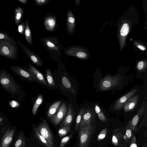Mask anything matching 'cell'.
Segmentation results:
<instances>
[{
  "label": "cell",
  "mask_w": 147,
  "mask_h": 147,
  "mask_svg": "<svg viewBox=\"0 0 147 147\" xmlns=\"http://www.w3.org/2000/svg\"><path fill=\"white\" fill-rule=\"evenodd\" d=\"M124 131L122 127L114 129L113 131L112 143L117 146L127 147V144L124 138Z\"/></svg>",
  "instance_id": "52a82bcc"
},
{
  "label": "cell",
  "mask_w": 147,
  "mask_h": 147,
  "mask_svg": "<svg viewBox=\"0 0 147 147\" xmlns=\"http://www.w3.org/2000/svg\"><path fill=\"white\" fill-rule=\"evenodd\" d=\"M70 130V126H64L61 127L58 131L59 136L62 137L66 136Z\"/></svg>",
  "instance_id": "1f68e13d"
},
{
  "label": "cell",
  "mask_w": 147,
  "mask_h": 147,
  "mask_svg": "<svg viewBox=\"0 0 147 147\" xmlns=\"http://www.w3.org/2000/svg\"></svg>",
  "instance_id": "7dc6e473"
},
{
  "label": "cell",
  "mask_w": 147,
  "mask_h": 147,
  "mask_svg": "<svg viewBox=\"0 0 147 147\" xmlns=\"http://www.w3.org/2000/svg\"><path fill=\"white\" fill-rule=\"evenodd\" d=\"M124 131V138L127 144L130 143L131 140L134 136L133 131L130 127L127 125L123 129Z\"/></svg>",
  "instance_id": "7402d4cb"
},
{
  "label": "cell",
  "mask_w": 147,
  "mask_h": 147,
  "mask_svg": "<svg viewBox=\"0 0 147 147\" xmlns=\"http://www.w3.org/2000/svg\"><path fill=\"white\" fill-rule=\"evenodd\" d=\"M143 147H146V144H144V146H143Z\"/></svg>",
  "instance_id": "f6af8a7d"
},
{
  "label": "cell",
  "mask_w": 147,
  "mask_h": 147,
  "mask_svg": "<svg viewBox=\"0 0 147 147\" xmlns=\"http://www.w3.org/2000/svg\"><path fill=\"white\" fill-rule=\"evenodd\" d=\"M17 45L4 40H0V55L11 60L18 59Z\"/></svg>",
  "instance_id": "7a4b0ae2"
},
{
  "label": "cell",
  "mask_w": 147,
  "mask_h": 147,
  "mask_svg": "<svg viewBox=\"0 0 147 147\" xmlns=\"http://www.w3.org/2000/svg\"><path fill=\"white\" fill-rule=\"evenodd\" d=\"M51 1V0H35L34 1L35 4L37 6L45 5Z\"/></svg>",
  "instance_id": "f35d334b"
},
{
  "label": "cell",
  "mask_w": 147,
  "mask_h": 147,
  "mask_svg": "<svg viewBox=\"0 0 147 147\" xmlns=\"http://www.w3.org/2000/svg\"><path fill=\"white\" fill-rule=\"evenodd\" d=\"M4 120V119L2 117H0V122L2 120Z\"/></svg>",
  "instance_id": "ee69618b"
},
{
  "label": "cell",
  "mask_w": 147,
  "mask_h": 147,
  "mask_svg": "<svg viewBox=\"0 0 147 147\" xmlns=\"http://www.w3.org/2000/svg\"><path fill=\"white\" fill-rule=\"evenodd\" d=\"M17 1L22 3L24 4H26L28 2V1L27 0H17Z\"/></svg>",
  "instance_id": "60d3db41"
},
{
  "label": "cell",
  "mask_w": 147,
  "mask_h": 147,
  "mask_svg": "<svg viewBox=\"0 0 147 147\" xmlns=\"http://www.w3.org/2000/svg\"><path fill=\"white\" fill-rule=\"evenodd\" d=\"M21 48L24 53L37 66H42L43 62L40 57L23 44H20Z\"/></svg>",
  "instance_id": "9c48e42d"
},
{
  "label": "cell",
  "mask_w": 147,
  "mask_h": 147,
  "mask_svg": "<svg viewBox=\"0 0 147 147\" xmlns=\"http://www.w3.org/2000/svg\"><path fill=\"white\" fill-rule=\"evenodd\" d=\"M146 68V64L143 61H139L137 64V69L140 72L145 71Z\"/></svg>",
  "instance_id": "74e56055"
},
{
  "label": "cell",
  "mask_w": 147,
  "mask_h": 147,
  "mask_svg": "<svg viewBox=\"0 0 147 147\" xmlns=\"http://www.w3.org/2000/svg\"><path fill=\"white\" fill-rule=\"evenodd\" d=\"M67 112L66 104L64 102L50 118V121L55 125H57L65 117Z\"/></svg>",
  "instance_id": "ba28073f"
},
{
  "label": "cell",
  "mask_w": 147,
  "mask_h": 147,
  "mask_svg": "<svg viewBox=\"0 0 147 147\" xmlns=\"http://www.w3.org/2000/svg\"><path fill=\"white\" fill-rule=\"evenodd\" d=\"M114 147H118L115 146H114Z\"/></svg>",
  "instance_id": "bcb514c9"
},
{
  "label": "cell",
  "mask_w": 147,
  "mask_h": 147,
  "mask_svg": "<svg viewBox=\"0 0 147 147\" xmlns=\"http://www.w3.org/2000/svg\"><path fill=\"white\" fill-rule=\"evenodd\" d=\"M121 80V77L118 75L114 76L107 75L100 81L98 89L102 91L111 89L119 84Z\"/></svg>",
  "instance_id": "3957f363"
},
{
  "label": "cell",
  "mask_w": 147,
  "mask_h": 147,
  "mask_svg": "<svg viewBox=\"0 0 147 147\" xmlns=\"http://www.w3.org/2000/svg\"><path fill=\"white\" fill-rule=\"evenodd\" d=\"M108 131L107 128H105L103 129L98 135L97 140L98 141H100L103 140L105 137Z\"/></svg>",
  "instance_id": "d590c367"
},
{
  "label": "cell",
  "mask_w": 147,
  "mask_h": 147,
  "mask_svg": "<svg viewBox=\"0 0 147 147\" xmlns=\"http://www.w3.org/2000/svg\"><path fill=\"white\" fill-rule=\"evenodd\" d=\"M129 144L130 147H137L136 138L134 135L131 139Z\"/></svg>",
  "instance_id": "ab89813d"
},
{
  "label": "cell",
  "mask_w": 147,
  "mask_h": 147,
  "mask_svg": "<svg viewBox=\"0 0 147 147\" xmlns=\"http://www.w3.org/2000/svg\"><path fill=\"white\" fill-rule=\"evenodd\" d=\"M61 102V101L56 102L50 106L47 113V116L49 118H51L56 112Z\"/></svg>",
  "instance_id": "603a6c76"
},
{
  "label": "cell",
  "mask_w": 147,
  "mask_h": 147,
  "mask_svg": "<svg viewBox=\"0 0 147 147\" xmlns=\"http://www.w3.org/2000/svg\"><path fill=\"white\" fill-rule=\"evenodd\" d=\"M79 129V147H87L92 133L93 127L91 123L80 126Z\"/></svg>",
  "instance_id": "277c9868"
},
{
  "label": "cell",
  "mask_w": 147,
  "mask_h": 147,
  "mask_svg": "<svg viewBox=\"0 0 147 147\" xmlns=\"http://www.w3.org/2000/svg\"><path fill=\"white\" fill-rule=\"evenodd\" d=\"M25 24V29L24 34L25 39L30 45L32 46H33V44L31 33L27 18L26 19Z\"/></svg>",
  "instance_id": "44dd1931"
},
{
  "label": "cell",
  "mask_w": 147,
  "mask_h": 147,
  "mask_svg": "<svg viewBox=\"0 0 147 147\" xmlns=\"http://www.w3.org/2000/svg\"><path fill=\"white\" fill-rule=\"evenodd\" d=\"M26 24L24 22H22L18 26L17 30L21 35L23 36L24 34Z\"/></svg>",
  "instance_id": "8d00e7d4"
},
{
  "label": "cell",
  "mask_w": 147,
  "mask_h": 147,
  "mask_svg": "<svg viewBox=\"0 0 147 147\" xmlns=\"http://www.w3.org/2000/svg\"><path fill=\"white\" fill-rule=\"evenodd\" d=\"M9 68L13 73L22 79L32 82L37 81L33 75L25 67L13 65L9 66Z\"/></svg>",
  "instance_id": "5b68a950"
},
{
  "label": "cell",
  "mask_w": 147,
  "mask_h": 147,
  "mask_svg": "<svg viewBox=\"0 0 147 147\" xmlns=\"http://www.w3.org/2000/svg\"><path fill=\"white\" fill-rule=\"evenodd\" d=\"M15 132L14 129H7L5 132L1 141L0 147H8L12 142Z\"/></svg>",
  "instance_id": "5bb4252c"
},
{
  "label": "cell",
  "mask_w": 147,
  "mask_h": 147,
  "mask_svg": "<svg viewBox=\"0 0 147 147\" xmlns=\"http://www.w3.org/2000/svg\"><path fill=\"white\" fill-rule=\"evenodd\" d=\"M137 90L136 89H134L119 99L115 103L113 107V109L116 110H120L126 101L134 95Z\"/></svg>",
  "instance_id": "7c38bea8"
},
{
  "label": "cell",
  "mask_w": 147,
  "mask_h": 147,
  "mask_svg": "<svg viewBox=\"0 0 147 147\" xmlns=\"http://www.w3.org/2000/svg\"><path fill=\"white\" fill-rule=\"evenodd\" d=\"M93 117V112L91 110L84 109L82 119L80 127L91 123Z\"/></svg>",
  "instance_id": "d6986e66"
},
{
  "label": "cell",
  "mask_w": 147,
  "mask_h": 147,
  "mask_svg": "<svg viewBox=\"0 0 147 147\" xmlns=\"http://www.w3.org/2000/svg\"><path fill=\"white\" fill-rule=\"evenodd\" d=\"M66 28L67 32L69 35H71L74 33L76 28L75 18L70 9L67 12Z\"/></svg>",
  "instance_id": "4fadbf2b"
},
{
  "label": "cell",
  "mask_w": 147,
  "mask_h": 147,
  "mask_svg": "<svg viewBox=\"0 0 147 147\" xmlns=\"http://www.w3.org/2000/svg\"><path fill=\"white\" fill-rule=\"evenodd\" d=\"M75 112L72 105L69 104L67 114L60 126H70L75 115Z\"/></svg>",
  "instance_id": "2e32d148"
},
{
  "label": "cell",
  "mask_w": 147,
  "mask_h": 147,
  "mask_svg": "<svg viewBox=\"0 0 147 147\" xmlns=\"http://www.w3.org/2000/svg\"><path fill=\"white\" fill-rule=\"evenodd\" d=\"M45 45L50 49L55 51H58V49L56 46V45L51 40L46 39L44 40Z\"/></svg>",
  "instance_id": "d6a6232c"
},
{
  "label": "cell",
  "mask_w": 147,
  "mask_h": 147,
  "mask_svg": "<svg viewBox=\"0 0 147 147\" xmlns=\"http://www.w3.org/2000/svg\"><path fill=\"white\" fill-rule=\"evenodd\" d=\"M84 109L82 107L80 110L77 115L75 124V129L77 131L79 128L80 126L82 119Z\"/></svg>",
  "instance_id": "f546056e"
},
{
  "label": "cell",
  "mask_w": 147,
  "mask_h": 147,
  "mask_svg": "<svg viewBox=\"0 0 147 147\" xmlns=\"http://www.w3.org/2000/svg\"><path fill=\"white\" fill-rule=\"evenodd\" d=\"M24 13L23 9L19 7L16 8L14 12V20L15 25L18 26L20 24Z\"/></svg>",
  "instance_id": "ffe728a7"
},
{
  "label": "cell",
  "mask_w": 147,
  "mask_h": 147,
  "mask_svg": "<svg viewBox=\"0 0 147 147\" xmlns=\"http://www.w3.org/2000/svg\"><path fill=\"white\" fill-rule=\"evenodd\" d=\"M25 139L23 133H21L19 134L15 143L14 147H26Z\"/></svg>",
  "instance_id": "4316f807"
},
{
  "label": "cell",
  "mask_w": 147,
  "mask_h": 147,
  "mask_svg": "<svg viewBox=\"0 0 147 147\" xmlns=\"http://www.w3.org/2000/svg\"><path fill=\"white\" fill-rule=\"evenodd\" d=\"M36 127L39 133L46 139L49 143L54 147L53 135L47 123L45 122H42Z\"/></svg>",
  "instance_id": "8992f818"
},
{
  "label": "cell",
  "mask_w": 147,
  "mask_h": 147,
  "mask_svg": "<svg viewBox=\"0 0 147 147\" xmlns=\"http://www.w3.org/2000/svg\"><path fill=\"white\" fill-rule=\"evenodd\" d=\"M57 22L56 18L54 16L51 15L46 16L43 20L45 28L48 31H53L56 28Z\"/></svg>",
  "instance_id": "9a60e30c"
},
{
  "label": "cell",
  "mask_w": 147,
  "mask_h": 147,
  "mask_svg": "<svg viewBox=\"0 0 147 147\" xmlns=\"http://www.w3.org/2000/svg\"><path fill=\"white\" fill-rule=\"evenodd\" d=\"M137 47L143 51H144L146 49L144 47L140 45H138Z\"/></svg>",
  "instance_id": "b9f144b4"
},
{
  "label": "cell",
  "mask_w": 147,
  "mask_h": 147,
  "mask_svg": "<svg viewBox=\"0 0 147 147\" xmlns=\"http://www.w3.org/2000/svg\"><path fill=\"white\" fill-rule=\"evenodd\" d=\"M94 108L99 119L104 122L107 121V119L99 106L97 104H94Z\"/></svg>",
  "instance_id": "f1b7e54d"
},
{
  "label": "cell",
  "mask_w": 147,
  "mask_h": 147,
  "mask_svg": "<svg viewBox=\"0 0 147 147\" xmlns=\"http://www.w3.org/2000/svg\"><path fill=\"white\" fill-rule=\"evenodd\" d=\"M76 5L77 6H79L80 5V1L79 0H75Z\"/></svg>",
  "instance_id": "7bdbcfd3"
},
{
  "label": "cell",
  "mask_w": 147,
  "mask_h": 147,
  "mask_svg": "<svg viewBox=\"0 0 147 147\" xmlns=\"http://www.w3.org/2000/svg\"><path fill=\"white\" fill-rule=\"evenodd\" d=\"M144 100L143 104L139 109L136 115L128 122L127 125L130 127L133 131H135L137 124L140 121L145 110V106Z\"/></svg>",
  "instance_id": "8fae6325"
},
{
  "label": "cell",
  "mask_w": 147,
  "mask_h": 147,
  "mask_svg": "<svg viewBox=\"0 0 147 147\" xmlns=\"http://www.w3.org/2000/svg\"><path fill=\"white\" fill-rule=\"evenodd\" d=\"M43 100L42 95L41 94H39L35 101L32 108V113L33 115L36 114L38 109L39 106L42 104Z\"/></svg>",
  "instance_id": "83f0119b"
},
{
  "label": "cell",
  "mask_w": 147,
  "mask_h": 147,
  "mask_svg": "<svg viewBox=\"0 0 147 147\" xmlns=\"http://www.w3.org/2000/svg\"><path fill=\"white\" fill-rule=\"evenodd\" d=\"M0 85L12 97L19 102L22 101L23 91L21 86L11 75L4 69H0Z\"/></svg>",
  "instance_id": "6da1fadb"
},
{
  "label": "cell",
  "mask_w": 147,
  "mask_h": 147,
  "mask_svg": "<svg viewBox=\"0 0 147 147\" xmlns=\"http://www.w3.org/2000/svg\"><path fill=\"white\" fill-rule=\"evenodd\" d=\"M0 40H5L13 44L17 45L16 42L14 37L5 31H0Z\"/></svg>",
  "instance_id": "d4e9b609"
},
{
  "label": "cell",
  "mask_w": 147,
  "mask_h": 147,
  "mask_svg": "<svg viewBox=\"0 0 147 147\" xmlns=\"http://www.w3.org/2000/svg\"><path fill=\"white\" fill-rule=\"evenodd\" d=\"M65 53L67 55L75 57L82 59H86L87 56L83 49L76 46L69 47L65 50Z\"/></svg>",
  "instance_id": "30bf717a"
},
{
  "label": "cell",
  "mask_w": 147,
  "mask_h": 147,
  "mask_svg": "<svg viewBox=\"0 0 147 147\" xmlns=\"http://www.w3.org/2000/svg\"><path fill=\"white\" fill-rule=\"evenodd\" d=\"M27 69L33 75L37 80L44 85L47 84V82L42 74L32 65L29 64Z\"/></svg>",
  "instance_id": "e0dca14e"
},
{
  "label": "cell",
  "mask_w": 147,
  "mask_h": 147,
  "mask_svg": "<svg viewBox=\"0 0 147 147\" xmlns=\"http://www.w3.org/2000/svg\"><path fill=\"white\" fill-rule=\"evenodd\" d=\"M129 30V25L127 23L124 24L120 30V34L123 36H126L128 34Z\"/></svg>",
  "instance_id": "836d02e7"
},
{
  "label": "cell",
  "mask_w": 147,
  "mask_h": 147,
  "mask_svg": "<svg viewBox=\"0 0 147 147\" xmlns=\"http://www.w3.org/2000/svg\"><path fill=\"white\" fill-rule=\"evenodd\" d=\"M73 132L68 136H66L62 138L59 147H63L69 141L73 136Z\"/></svg>",
  "instance_id": "e575fe53"
},
{
  "label": "cell",
  "mask_w": 147,
  "mask_h": 147,
  "mask_svg": "<svg viewBox=\"0 0 147 147\" xmlns=\"http://www.w3.org/2000/svg\"><path fill=\"white\" fill-rule=\"evenodd\" d=\"M139 96L136 95L134 97H131L124 104L123 107L124 112H128L134 109L136 105L138 100Z\"/></svg>",
  "instance_id": "ac0fdd59"
},
{
  "label": "cell",
  "mask_w": 147,
  "mask_h": 147,
  "mask_svg": "<svg viewBox=\"0 0 147 147\" xmlns=\"http://www.w3.org/2000/svg\"><path fill=\"white\" fill-rule=\"evenodd\" d=\"M33 129L36 137L45 147H53L49 143L46 139L39 133L36 127H34Z\"/></svg>",
  "instance_id": "cb8c5ba5"
},
{
  "label": "cell",
  "mask_w": 147,
  "mask_h": 147,
  "mask_svg": "<svg viewBox=\"0 0 147 147\" xmlns=\"http://www.w3.org/2000/svg\"><path fill=\"white\" fill-rule=\"evenodd\" d=\"M61 82L64 87L71 92L74 94L76 91L72 86L68 79L66 76H63L61 79Z\"/></svg>",
  "instance_id": "484cf974"
},
{
  "label": "cell",
  "mask_w": 147,
  "mask_h": 147,
  "mask_svg": "<svg viewBox=\"0 0 147 147\" xmlns=\"http://www.w3.org/2000/svg\"><path fill=\"white\" fill-rule=\"evenodd\" d=\"M46 73L49 86H55V83L50 69H47L46 70Z\"/></svg>",
  "instance_id": "4dcf8cb0"
}]
</instances>
